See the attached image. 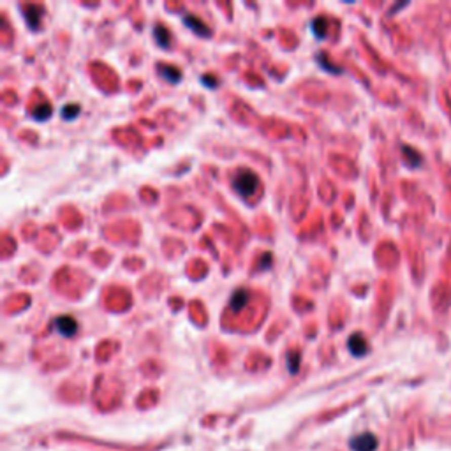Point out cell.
<instances>
[{"label": "cell", "mask_w": 451, "mask_h": 451, "mask_svg": "<svg viewBox=\"0 0 451 451\" xmlns=\"http://www.w3.org/2000/svg\"><path fill=\"white\" fill-rule=\"evenodd\" d=\"M233 185H235L238 194H242L243 198H249L257 189V176L249 169H240L236 173L235 180H233Z\"/></svg>", "instance_id": "cell-1"}, {"label": "cell", "mask_w": 451, "mask_h": 451, "mask_svg": "<svg viewBox=\"0 0 451 451\" xmlns=\"http://www.w3.org/2000/svg\"><path fill=\"white\" fill-rule=\"evenodd\" d=\"M55 330H57L62 337H72L78 331V323L74 317L71 316H60L55 319Z\"/></svg>", "instance_id": "cell-2"}, {"label": "cell", "mask_w": 451, "mask_h": 451, "mask_svg": "<svg viewBox=\"0 0 451 451\" xmlns=\"http://www.w3.org/2000/svg\"><path fill=\"white\" fill-rule=\"evenodd\" d=\"M183 23H185L187 27L191 28L192 32H194V34L201 35V37H210V34H212V32H210V28L206 27V25L203 23L201 20H198V18L191 16V14L183 16Z\"/></svg>", "instance_id": "cell-3"}, {"label": "cell", "mask_w": 451, "mask_h": 451, "mask_svg": "<svg viewBox=\"0 0 451 451\" xmlns=\"http://www.w3.org/2000/svg\"><path fill=\"white\" fill-rule=\"evenodd\" d=\"M347 346H349V351L354 354V356H363V354L367 353V347H368L367 342H365V339L361 337L360 333L351 335Z\"/></svg>", "instance_id": "cell-4"}, {"label": "cell", "mask_w": 451, "mask_h": 451, "mask_svg": "<svg viewBox=\"0 0 451 451\" xmlns=\"http://www.w3.org/2000/svg\"><path fill=\"white\" fill-rule=\"evenodd\" d=\"M353 446L356 451H374L375 449V437L370 434H363L353 441Z\"/></svg>", "instance_id": "cell-5"}, {"label": "cell", "mask_w": 451, "mask_h": 451, "mask_svg": "<svg viewBox=\"0 0 451 451\" xmlns=\"http://www.w3.org/2000/svg\"><path fill=\"white\" fill-rule=\"evenodd\" d=\"M247 303H249V291H247V289H238L235 294H233L231 303H229V305H231V309L235 310V312H238V310H242Z\"/></svg>", "instance_id": "cell-6"}, {"label": "cell", "mask_w": 451, "mask_h": 451, "mask_svg": "<svg viewBox=\"0 0 451 451\" xmlns=\"http://www.w3.org/2000/svg\"><path fill=\"white\" fill-rule=\"evenodd\" d=\"M161 74L169 81V83H178L180 78H182V72L175 67H166V65H161Z\"/></svg>", "instance_id": "cell-7"}, {"label": "cell", "mask_w": 451, "mask_h": 451, "mask_svg": "<svg viewBox=\"0 0 451 451\" xmlns=\"http://www.w3.org/2000/svg\"><path fill=\"white\" fill-rule=\"evenodd\" d=\"M154 35H155V41H157L161 48H168L169 46V32L166 30L164 27H161V25H159L157 28H154Z\"/></svg>", "instance_id": "cell-8"}, {"label": "cell", "mask_w": 451, "mask_h": 451, "mask_svg": "<svg viewBox=\"0 0 451 451\" xmlns=\"http://www.w3.org/2000/svg\"><path fill=\"white\" fill-rule=\"evenodd\" d=\"M32 117H34L35 120H46V118L51 117V106L48 104V102H43V104L37 106V108L32 111Z\"/></svg>", "instance_id": "cell-9"}, {"label": "cell", "mask_w": 451, "mask_h": 451, "mask_svg": "<svg viewBox=\"0 0 451 451\" xmlns=\"http://www.w3.org/2000/svg\"><path fill=\"white\" fill-rule=\"evenodd\" d=\"M402 150H404V154H407L405 159H407V164L411 166V168H418V166L421 164V157L416 150H412L411 146H404Z\"/></svg>", "instance_id": "cell-10"}, {"label": "cell", "mask_w": 451, "mask_h": 451, "mask_svg": "<svg viewBox=\"0 0 451 451\" xmlns=\"http://www.w3.org/2000/svg\"><path fill=\"white\" fill-rule=\"evenodd\" d=\"M25 16H27V21H28V25H30L32 28H37V25H39V14H35V9L34 7H28L27 11H25Z\"/></svg>", "instance_id": "cell-11"}, {"label": "cell", "mask_w": 451, "mask_h": 451, "mask_svg": "<svg viewBox=\"0 0 451 451\" xmlns=\"http://www.w3.org/2000/svg\"><path fill=\"white\" fill-rule=\"evenodd\" d=\"M78 111H80V108H78L76 104H72V106H65V108L62 109V117H64L65 120H69V118H74L76 115H78Z\"/></svg>", "instance_id": "cell-12"}]
</instances>
